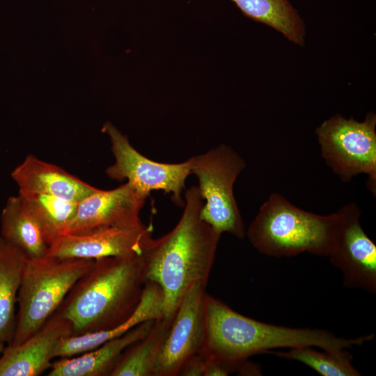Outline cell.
Segmentation results:
<instances>
[{"mask_svg": "<svg viewBox=\"0 0 376 376\" xmlns=\"http://www.w3.org/2000/svg\"><path fill=\"white\" fill-rule=\"evenodd\" d=\"M205 285L191 286L183 295L159 350L153 376H176L202 348L205 339Z\"/></svg>", "mask_w": 376, "mask_h": 376, "instance_id": "30bf717a", "label": "cell"}, {"mask_svg": "<svg viewBox=\"0 0 376 376\" xmlns=\"http://www.w3.org/2000/svg\"><path fill=\"white\" fill-rule=\"evenodd\" d=\"M205 339L199 351L237 368L254 354L281 347H317L340 352L373 339L370 334L354 338L328 331L274 325L244 316L207 294L204 297Z\"/></svg>", "mask_w": 376, "mask_h": 376, "instance_id": "7a4b0ae2", "label": "cell"}, {"mask_svg": "<svg viewBox=\"0 0 376 376\" xmlns=\"http://www.w3.org/2000/svg\"><path fill=\"white\" fill-rule=\"evenodd\" d=\"M152 238V227H106L58 237L47 256L61 258L97 260L142 253Z\"/></svg>", "mask_w": 376, "mask_h": 376, "instance_id": "7c38bea8", "label": "cell"}, {"mask_svg": "<svg viewBox=\"0 0 376 376\" xmlns=\"http://www.w3.org/2000/svg\"><path fill=\"white\" fill-rule=\"evenodd\" d=\"M203 357H205L203 376H227L231 372L237 371V368L233 365L204 355Z\"/></svg>", "mask_w": 376, "mask_h": 376, "instance_id": "603a6c76", "label": "cell"}, {"mask_svg": "<svg viewBox=\"0 0 376 376\" xmlns=\"http://www.w3.org/2000/svg\"><path fill=\"white\" fill-rule=\"evenodd\" d=\"M5 347H6L5 343L0 341V355L2 353L3 350H4Z\"/></svg>", "mask_w": 376, "mask_h": 376, "instance_id": "d4e9b609", "label": "cell"}, {"mask_svg": "<svg viewBox=\"0 0 376 376\" xmlns=\"http://www.w3.org/2000/svg\"><path fill=\"white\" fill-rule=\"evenodd\" d=\"M172 320H155L150 331L129 345L120 356L111 376H153L154 366Z\"/></svg>", "mask_w": 376, "mask_h": 376, "instance_id": "ffe728a7", "label": "cell"}, {"mask_svg": "<svg viewBox=\"0 0 376 376\" xmlns=\"http://www.w3.org/2000/svg\"><path fill=\"white\" fill-rule=\"evenodd\" d=\"M337 214V231L328 257L342 272L345 286L375 294L376 246L361 225V210L352 202Z\"/></svg>", "mask_w": 376, "mask_h": 376, "instance_id": "9c48e42d", "label": "cell"}, {"mask_svg": "<svg viewBox=\"0 0 376 376\" xmlns=\"http://www.w3.org/2000/svg\"><path fill=\"white\" fill-rule=\"evenodd\" d=\"M148 195L128 182L111 190L97 189L77 203V211L63 235L106 227H136Z\"/></svg>", "mask_w": 376, "mask_h": 376, "instance_id": "8fae6325", "label": "cell"}, {"mask_svg": "<svg viewBox=\"0 0 376 376\" xmlns=\"http://www.w3.org/2000/svg\"><path fill=\"white\" fill-rule=\"evenodd\" d=\"M191 174L198 180L204 200L200 217L218 233L243 239L246 230L235 200L233 185L246 167L245 160L230 146L220 144L191 157Z\"/></svg>", "mask_w": 376, "mask_h": 376, "instance_id": "8992f818", "label": "cell"}, {"mask_svg": "<svg viewBox=\"0 0 376 376\" xmlns=\"http://www.w3.org/2000/svg\"><path fill=\"white\" fill-rule=\"evenodd\" d=\"M164 293L160 286L146 280L140 301L127 321L110 330L63 337L54 347L53 357L68 358L84 354L125 334L143 322L164 318Z\"/></svg>", "mask_w": 376, "mask_h": 376, "instance_id": "9a60e30c", "label": "cell"}, {"mask_svg": "<svg viewBox=\"0 0 376 376\" xmlns=\"http://www.w3.org/2000/svg\"><path fill=\"white\" fill-rule=\"evenodd\" d=\"M145 282L143 253L95 260L56 313L71 323L72 335L112 329L132 315Z\"/></svg>", "mask_w": 376, "mask_h": 376, "instance_id": "3957f363", "label": "cell"}, {"mask_svg": "<svg viewBox=\"0 0 376 376\" xmlns=\"http://www.w3.org/2000/svg\"><path fill=\"white\" fill-rule=\"evenodd\" d=\"M95 260L45 256L28 260L18 292L15 331L17 345L39 331Z\"/></svg>", "mask_w": 376, "mask_h": 376, "instance_id": "5b68a950", "label": "cell"}, {"mask_svg": "<svg viewBox=\"0 0 376 376\" xmlns=\"http://www.w3.org/2000/svg\"><path fill=\"white\" fill-rule=\"evenodd\" d=\"M267 352L302 363L322 376L361 375L360 372L352 364L353 357L346 349L340 352L318 351L312 347L306 346L290 348L286 352Z\"/></svg>", "mask_w": 376, "mask_h": 376, "instance_id": "7402d4cb", "label": "cell"}, {"mask_svg": "<svg viewBox=\"0 0 376 376\" xmlns=\"http://www.w3.org/2000/svg\"><path fill=\"white\" fill-rule=\"evenodd\" d=\"M376 115L368 113L362 122L336 114L315 130L321 155L343 182L359 174L368 175L367 186L376 194Z\"/></svg>", "mask_w": 376, "mask_h": 376, "instance_id": "52a82bcc", "label": "cell"}, {"mask_svg": "<svg viewBox=\"0 0 376 376\" xmlns=\"http://www.w3.org/2000/svg\"><path fill=\"white\" fill-rule=\"evenodd\" d=\"M72 334L71 323L56 312L36 334L0 355V376H38L51 368L58 341Z\"/></svg>", "mask_w": 376, "mask_h": 376, "instance_id": "4fadbf2b", "label": "cell"}, {"mask_svg": "<svg viewBox=\"0 0 376 376\" xmlns=\"http://www.w3.org/2000/svg\"><path fill=\"white\" fill-rule=\"evenodd\" d=\"M19 190L55 196L78 203L98 189L62 168L29 155L11 173Z\"/></svg>", "mask_w": 376, "mask_h": 376, "instance_id": "5bb4252c", "label": "cell"}, {"mask_svg": "<svg viewBox=\"0 0 376 376\" xmlns=\"http://www.w3.org/2000/svg\"><path fill=\"white\" fill-rule=\"evenodd\" d=\"M29 260L47 256L50 244L19 195L7 199L1 214V235Z\"/></svg>", "mask_w": 376, "mask_h": 376, "instance_id": "e0dca14e", "label": "cell"}, {"mask_svg": "<svg viewBox=\"0 0 376 376\" xmlns=\"http://www.w3.org/2000/svg\"><path fill=\"white\" fill-rule=\"evenodd\" d=\"M102 132L109 136L115 158V162L105 171L109 178L127 180L136 189L148 196L152 190H163L171 195L177 206H184L181 194L187 178L191 174V157L178 164L157 162L137 151L111 122L104 124Z\"/></svg>", "mask_w": 376, "mask_h": 376, "instance_id": "ba28073f", "label": "cell"}, {"mask_svg": "<svg viewBox=\"0 0 376 376\" xmlns=\"http://www.w3.org/2000/svg\"><path fill=\"white\" fill-rule=\"evenodd\" d=\"M155 320L143 322L125 334L79 356L61 358L52 363L48 376L110 375L123 352L144 337L151 329Z\"/></svg>", "mask_w": 376, "mask_h": 376, "instance_id": "2e32d148", "label": "cell"}, {"mask_svg": "<svg viewBox=\"0 0 376 376\" xmlns=\"http://www.w3.org/2000/svg\"><path fill=\"white\" fill-rule=\"evenodd\" d=\"M338 223L337 212L327 215L308 212L272 193L260 207L246 235L258 252L268 256L292 257L304 252L328 256Z\"/></svg>", "mask_w": 376, "mask_h": 376, "instance_id": "277c9868", "label": "cell"}, {"mask_svg": "<svg viewBox=\"0 0 376 376\" xmlns=\"http://www.w3.org/2000/svg\"><path fill=\"white\" fill-rule=\"evenodd\" d=\"M18 195L41 226L50 246L62 235L77 211V203L53 196L22 190Z\"/></svg>", "mask_w": 376, "mask_h": 376, "instance_id": "44dd1931", "label": "cell"}, {"mask_svg": "<svg viewBox=\"0 0 376 376\" xmlns=\"http://www.w3.org/2000/svg\"><path fill=\"white\" fill-rule=\"evenodd\" d=\"M204 367L205 357L198 352L185 363L178 375L203 376Z\"/></svg>", "mask_w": 376, "mask_h": 376, "instance_id": "cb8c5ba5", "label": "cell"}, {"mask_svg": "<svg viewBox=\"0 0 376 376\" xmlns=\"http://www.w3.org/2000/svg\"><path fill=\"white\" fill-rule=\"evenodd\" d=\"M251 19L281 33L290 41L304 45L305 24L289 0H231Z\"/></svg>", "mask_w": 376, "mask_h": 376, "instance_id": "d6986e66", "label": "cell"}, {"mask_svg": "<svg viewBox=\"0 0 376 376\" xmlns=\"http://www.w3.org/2000/svg\"><path fill=\"white\" fill-rule=\"evenodd\" d=\"M28 260L0 236V341L8 345L15 331L17 295Z\"/></svg>", "mask_w": 376, "mask_h": 376, "instance_id": "ac0fdd59", "label": "cell"}, {"mask_svg": "<svg viewBox=\"0 0 376 376\" xmlns=\"http://www.w3.org/2000/svg\"><path fill=\"white\" fill-rule=\"evenodd\" d=\"M204 200L196 186L185 194L184 210L167 234L150 240L143 251L146 280L164 293V318L172 320L187 290L207 284L221 234L200 217Z\"/></svg>", "mask_w": 376, "mask_h": 376, "instance_id": "6da1fadb", "label": "cell"}]
</instances>
